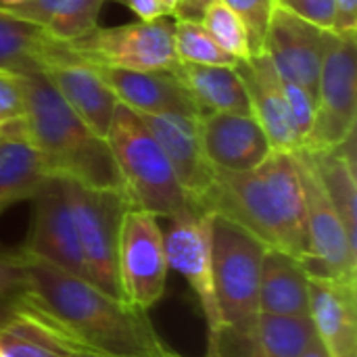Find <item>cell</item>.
<instances>
[{
	"label": "cell",
	"mask_w": 357,
	"mask_h": 357,
	"mask_svg": "<svg viewBox=\"0 0 357 357\" xmlns=\"http://www.w3.org/2000/svg\"><path fill=\"white\" fill-rule=\"evenodd\" d=\"M23 261L27 293L21 307L56 328L77 351L130 357H159L169 351L144 310L25 253Z\"/></svg>",
	"instance_id": "6da1fadb"
},
{
	"label": "cell",
	"mask_w": 357,
	"mask_h": 357,
	"mask_svg": "<svg viewBox=\"0 0 357 357\" xmlns=\"http://www.w3.org/2000/svg\"><path fill=\"white\" fill-rule=\"evenodd\" d=\"M203 207L243 226L268 249L305 261V211L293 153L272 151L264 163L247 172L215 169Z\"/></svg>",
	"instance_id": "7a4b0ae2"
},
{
	"label": "cell",
	"mask_w": 357,
	"mask_h": 357,
	"mask_svg": "<svg viewBox=\"0 0 357 357\" xmlns=\"http://www.w3.org/2000/svg\"><path fill=\"white\" fill-rule=\"evenodd\" d=\"M21 84L25 96L23 136L42 157L46 174L88 188L123 192L107 140L84 126L42 73L21 75Z\"/></svg>",
	"instance_id": "3957f363"
},
{
	"label": "cell",
	"mask_w": 357,
	"mask_h": 357,
	"mask_svg": "<svg viewBox=\"0 0 357 357\" xmlns=\"http://www.w3.org/2000/svg\"><path fill=\"white\" fill-rule=\"evenodd\" d=\"M105 140L113 153L130 207L163 220L197 209L180 186L163 149L134 111L117 102Z\"/></svg>",
	"instance_id": "277c9868"
},
{
	"label": "cell",
	"mask_w": 357,
	"mask_h": 357,
	"mask_svg": "<svg viewBox=\"0 0 357 357\" xmlns=\"http://www.w3.org/2000/svg\"><path fill=\"white\" fill-rule=\"evenodd\" d=\"M266 245L243 226L213 213L211 270L224 324H241L259 314V276Z\"/></svg>",
	"instance_id": "5b68a950"
},
{
	"label": "cell",
	"mask_w": 357,
	"mask_h": 357,
	"mask_svg": "<svg viewBox=\"0 0 357 357\" xmlns=\"http://www.w3.org/2000/svg\"><path fill=\"white\" fill-rule=\"evenodd\" d=\"M63 186L75 222L88 280L102 293L123 299L117 276V241L121 218L130 207L128 197L121 190L88 188L71 180H63Z\"/></svg>",
	"instance_id": "8992f818"
},
{
	"label": "cell",
	"mask_w": 357,
	"mask_h": 357,
	"mask_svg": "<svg viewBox=\"0 0 357 357\" xmlns=\"http://www.w3.org/2000/svg\"><path fill=\"white\" fill-rule=\"evenodd\" d=\"M86 65L113 69H172L178 59L174 50V17L134 21L117 27L96 25L88 33L65 44Z\"/></svg>",
	"instance_id": "52a82bcc"
},
{
	"label": "cell",
	"mask_w": 357,
	"mask_h": 357,
	"mask_svg": "<svg viewBox=\"0 0 357 357\" xmlns=\"http://www.w3.org/2000/svg\"><path fill=\"white\" fill-rule=\"evenodd\" d=\"M357 36L328 31L316 92V117L303 151H328L356 134Z\"/></svg>",
	"instance_id": "ba28073f"
},
{
	"label": "cell",
	"mask_w": 357,
	"mask_h": 357,
	"mask_svg": "<svg viewBox=\"0 0 357 357\" xmlns=\"http://www.w3.org/2000/svg\"><path fill=\"white\" fill-rule=\"evenodd\" d=\"M305 211L307 257L305 270L310 276L356 282L357 251L351 247L341 218L337 215L316 169L305 151L293 153Z\"/></svg>",
	"instance_id": "9c48e42d"
},
{
	"label": "cell",
	"mask_w": 357,
	"mask_h": 357,
	"mask_svg": "<svg viewBox=\"0 0 357 357\" xmlns=\"http://www.w3.org/2000/svg\"><path fill=\"white\" fill-rule=\"evenodd\" d=\"M167 259L159 218L128 207L117 241V276L121 297L138 310H151L165 293Z\"/></svg>",
	"instance_id": "30bf717a"
},
{
	"label": "cell",
	"mask_w": 357,
	"mask_h": 357,
	"mask_svg": "<svg viewBox=\"0 0 357 357\" xmlns=\"http://www.w3.org/2000/svg\"><path fill=\"white\" fill-rule=\"evenodd\" d=\"M19 251L88 280L75 222L61 178H48L33 195L29 232Z\"/></svg>",
	"instance_id": "8fae6325"
},
{
	"label": "cell",
	"mask_w": 357,
	"mask_h": 357,
	"mask_svg": "<svg viewBox=\"0 0 357 357\" xmlns=\"http://www.w3.org/2000/svg\"><path fill=\"white\" fill-rule=\"evenodd\" d=\"M211 224H213V213L197 207L180 218L167 220V228L165 230L161 228L167 268L176 270L195 291L203 307L209 335L220 331L222 326L218 303H215V291H213Z\"/></svg>",
	"instance_id": "7c38bea8"
},
{
	"label": "cell",
	"mask_w": 357,
	"mask_h": 357,
	"mask_svg": "<svg viewBox=\"0 0 357 357\" xmlns=\"http://www.w3.org/2000/svg\"><path fill=\"white\" fill-rule=\"evenodd\" d=\"M316 339L310 316L255 314L209 335L207 357H299Z\"/></svg>",
	"instance_id": "4fadbf2b"
},
{
	"label": "cell",
	"mask_w": 357,
	"mask_h": 357,
	"mask_svg": "<svg viewBox=\"0 0 357 357\" xmlns=\"http://www.w3.org/2000/svg\"><path fill=\"white\" fill-rule=\"evenodd\" d=\"M326 29H320L305 19L274 6L266 54L272 59L282 82H291L316 98L320 69L326 50Z\"/></svg>",
	"instance_id": "5bb4252c"
},
{
	"label": "cell",
	"mask_w": 357,
	"mask_h": 357,
	"mask_svg": "<svg viewBox=\"0 0 357 357\" xmlns=\"http://www.w3.org/2000/svg\"><path fill=\"white\" fill-rule=\"evenodd\" d=\"M138 117L144 121L149 132L163 149L186 197L197 207H203L213 186L215 169L205 157L199 128H197V117L182 115V113H157V115H138Z\"/></svg>",
	"instance_id": "9a60e30c"
},
{
	"label": "cell",
	"mask_w": 357,
	"mask_h": 357,
	"mask_svg": "<svg viewBox=\"0 0 357 357\" xmlns=\"http://www.w3.org/2000/svg\"><path fill=\"white\" fill-rule=\"evenodd\" d=\"M205 157L218 172H247L272 153V144L253 115L205 113L197 117Z\"/></svg>",
	"instance_id": "2e32d148"
},
{
	"label": "cell",
	"mask_w": 357,
	"mask_h": 357,
	"mask_svg": "<svg viewBox=\"0 0 357 357\" xmlns=\"http://www.w3.org/2000/svg\"><path fill=\"white\" fill-rule=\"evenodd\" d=\"M251 105V115L264 128L272 151L297 153L303 149L301 138L295 130L287 94L280 82V75L272 59L261 52L249 59L236 61L234 65Z\"/></svg>",
	"instance_id": "e0dca14e"
},
{
	"label": "cell",
	"mask_w": 357,
	"mask_h": 357,
	"mask_svg": "<svg viewBox=\"0 0 357 357\" xmlns=\"http://www.w3.org/2000/svg\"><path fill=\"white\" fill-rule=\"evenodd\" d=\"M105 86L113 92L119 105L128 107L138 115L157 113H182L199 117V109L178 75L172 69L134 71V69H113L90 65Z\"/></svg>",
	"instance_id": "ac0fdd59"
},
{
	"label": "cell",
	"mask_w": 357,
	"mask_h": 357,
	"mask_svg": "<svg viewBox=\"0 0 357 357\" xmlns=\"http://www.w3.org/2000/svg\"><path fill=\"white\" fill-rule=\"evenodd\" d=\"M310 320L331 357L357 354V287L310 276Z\"/></svg>",
	"instance_id": "d6986e66"
},
{
	"label": "cell",
	"mask_w": 357,
	"mask_h": 357,
	"mask_svg": "<svg viewBox=\"0 0 357 357\" xmlns=\"http://www.w3.org/2000/svg\"><path fill=\"white\" fill-rule=\"evenodd\" d=\"M42 75L54 86L61 98L73 109V113L94 136L107 138L117 98L90 65L77 59L54 63Z\"/></svg>",
	"instance_id": "ffe728a7"
},
{
	"label": "cell",
	"mask_w": 357,
	"mask_h": 357,
	"mask_svg": "<svg viewBox=\"0 0 357 357\" xmlns=\"http://www.w3.org/2000/svg\"><path fill=\"white\" fill-rule=\"evenodd\" d=\"M65 61H75V56L63 42L0 6V71L33 75Z\"/></svg>",
	"instance_id": "44dd1931"
},
{
	"label": "cell",
	"mask_w": 357,
	"mask_h": 357,
	"mask_svg": "<svg viewBox=\"0 0 357 357\" xmlns=\"http://www.w3.org/2000/svg\"><path fill=\"white\" fill-rule=\"evenodd\" d=\"M50 176L42 157L25 140L21 119L2 123L0 136V213L21 201H31Z\"/></svg>",
	"instance_id": "7402d4cb"
},
{
	"label": "cell",
	"mask_w": 357,
	"mask_h": 357,
	"mask_svg": "<svg viewBox=\"0 0 357 357\" xmlns=\"http://www.w3.org/2000/svg\"><path fill=\"white\" fill-rule=\"evenodd\" d=\"M259 314L310 316V274L301 259L266 249L259 276Z\"/></svg>",
	"instance_id": "603a6c76"
},
{
	"label": "cell",
	"mask_w": 357,
	"mask_h": 357,
	"mask_svg": "<svg viewBox=\"0 0 357 357\" xmlns=\"http://www.w3.org/2000/svg\"><path fill=\"white\" fill-rule=\"evenodd\" d=\"M174 73L178 75L190 98L195 100L201 115L205 113L251 115L247 90L234 67L176 63Z\"/></svg>",
	"instance_id": "cb8c5ba5"
},
{
	"label": "cell",
	"mask_w": 357,
	"mask_h": 357,
	"mask_svg": "<svg viewBox=\"0 0 357 357\" xmlns=\"http://www.w3.org/2000/svg\"><path fill=\"white\" fill-rule=\"evenodd\" d=\"M314 169L343 222L347 238L357 251V176H356V134L343 144L328 151H305Z\"/></svg>",
	"instance_id": "d4e9b609"
},
{
	"label": "cell",
	"mask_w": 357,
	"mask_h": 357,
	"mask_svg": "<svg viewBox=\"0 0 357 357\" xmlns=\"http://www.w3.org/2000/svg\"><path fill=\"white\" fill-rule=\"evenodd\" d=\"M107 0H19L2 6L44 29L50 38L67 44L98 25Z\"/></svg>",
	"instance_id": "484cf974"
},
{
	"label": "cell",
	"mask_w": 357,
	"mask_h": 357,
	"mask_svg": "<svg viewBox=\"0 0 357 357\" xmlns=\"http://www.w3.org/2000/svg\"><path fill=\"white\" fill-rule=\"evenodd\" d=\"M0 349L8 357H71L77 354L56 328L25 307L0 326Z\"/></svg>",
	"instance_id": "4316f807"
},
{
	"label": "cell",
	"mask_w": 357,
	"mask_h": 357,
	"mask_svg": "<svg viewBox=\"0 0 357 357\" xmlns=\"http://www.w3.org/2000/svg\"><path fill=\"white\" fill-rule=\"evenodd\" d=\"M174 50L178 63L234 67L236 59L222 50L199 21L174 19Z\"/></svg>",
	"instance_id": "83f0119b"
},
{
	"label": "cell",
	"mask_w": 357,
	"mask_h": 357,
	"mask_svg": "<svg viewBox=\"0 0 357 357\" xmlns=\"http://www.w3.org/2000/svg\"><path fill=\"white\" fill-rule=\"evenodd\" d=\"M199 23L218 42V46L222 50H226L228 54H232L236 61H243V59L251 56L247 29H245L243 21L236 17V13L224 0L209 2L205 6Z\"/></svg>",
	"instance_id": "f1b7e54d"
},
{
	"label": "cell",
	"mask_w": 357,
	"mask_h": 357,
	"mask_svg": "<svg viewBox=\"0 0 357 357\" xmlns=\"http://www.w3.org/2000/svg\"><path fill=\"white\" fill-rule=\"evenodd\" d=\"M25 293L27 274L23 253L19 249H0V326L21 310Z\"/></svg>",
	"instance_id": "f546056e"
},
{
	"label": "cell",
	"mask_w": 357,
	"mask_h": 357,
	"mask_svg": "<svg viewBox=\"0 0 357 357\" xmlns=\"http://www.w3.org/2000/svg\"><path fill=\"white\" fill-rule=\"evenodd\" d=\"M224 2L236 13V17L245 25L249 36L251 56L266 52V36H268L276 0H224Z\"/></svg>",
	"instance_id": "4dcf8cb0"
},
{
	"label": "cell",
	"mask_w": 357,
	"mask_h": 357,
	"mask_svg": "<svg viewBox=\"0 0 357 357\" xmlns=\"http://www.w3.org/2000/svg\"><path fill=\"white\" fill-rule=\"evenodd\" d=\"M282 88H284V94H287V102H289V109H291L295 130H297V134L301 138V144L305 146V140H307V136L312 132L314 117H316V98L310 92H305L303 88L291 84V82H282Z\"/></svg>",
	"instance_id": "1f68e13d"
},
{
	"label": "cell",
	"mask_w": 357,
	"mask_h": 357,
	"mask_svg": "<svg viewBox=\"0 0 357 357\" xmlns=\"http://www.w3.org/2000/svg\"><path fill=\"white\" fill-rule=\"evenodd\" d=\"M276 6L305 19L307 23L333 31L335 23V0H276Z\"/></svg>",
	"instance_id": "d6a6232c"
},
{
	"label": "cell",
	"mask_w": 357,
	"mask_h": 357,
	"mask_svg": "<svg viewBox=\"0 0 357 357\" xmlns=\"http://www.w3.org/2000/svg\"><path fill=\"white\" fill-rule=\"evenodd\" d=\"M25 96L21 75L0 71V123L23 119Z\"/></svg>",
	"instance_id": "836d02e7"
},
{
	"label": "cell",
	"mask_w": 357,
	"mask_h": 357,
	"mask_svg": "<svg viewBox=\"0 0 357 357\" xmlns=\"http://www.w3.org/2000/svg\"><path fill=\"white\" fill-rule=\"evenodd\" d=\"M333 33L357 36V0H335Z\"/></svg>",
	"instance_id": "e575fe53"
},
{
	"label": "cell",
	"mask_w": 357,
	"mask_h": 357,
	"mask_svg": "<svg viewBox=\"0 0 357 357\" xmlns=\"http://www.w3.org/2000/svg\"><path fill=\"white\" fill-rule=\"evenodd\" d=\"M115 2L126 4L138 17V21H155L161 17H172L163 8L161 0H115Z\"/></svg>",
	"instance_id": "d590c367"
},
{
	"label": "cell",
	"mask_w": 357,
	"mask_h": 357,
	"mask_svg": "<svg viewBox=\"0 0 357 357\" xmlns=\"http://www.w3.org/2000/svg\"><path fill=\"white\" fill-rule=\"evenodd\" d=\"M209 2H213V0H180L176 10H174V19L201 21V15Z\"/></svg>",
	"instance_id": "8d00e7d4"
},
{
	"label": "cell",
	"mask_w": 357,
	"mask_h": 357,
	"mask_svg": "<svg viewBox=\"0 0 357 357\" xmlns=\"http://www.w3.org/2000/svg\"><path fill=\"white\" fill-rule=\"evenodd\" d=\"M299 357H331V354H328V349L324 347V343L316 337Z\"/></svg>",
	"instance_id": "74e56055"
},
{
	"label": "cell",
	"mask_w": 357,
	"mask_h": 357,
	"mask_svg": "<svg viewBox=\"0 0 357 357\" xmlns=\"http://www.w3.org/2000/svg\"><path fill=\"white\" fill-rule=\"evenodd\" d=\"M169 354V351H167ZM165 354V356H167ZM165 356H159V357H165ZM71 357H130V356H113V354H98V351H77V354H73Z\"/></svg>",
	"instance_id": "f35d334b"
},
{
	"label": "cell",
	"mask_w": 357,
	"mask_h": 357,
	"mask_svg": "<svg viewBox=\"0 0 357 357\" xmlns=\"http://www.w3.org/2000/svg\"><path fill=\"white\" fill-rule=\"evenodd\" d=\"M178 2H180V0H161L163 8H165V10H167V15H172V17H174V10H176Z\"/></svg>",
	"instance_id": "ab89813d"
},
{
	"label": "cell",
	"mask_w": 357,
	"mask_h": 357,
	"mask_svg": "<svg viewBox=\"0 0 357 357\" xmlns=\"http://www.w3.org/2000/svg\"><path fill=\"white\" fill-rule=\"evenodd\" d=\"M165 357H180V356H176V354H172V351H169V354H167Z\"/></svg>",
	"instance_id": "60d3db41"
},
{
	"label": "cell",
	"mask_w": 357,
	"mask_h": 357,
	"mask_svg": "<svg viewBox=\"0 0 357 357\" xmlns=\"http://www.w3.org/2000/svg\"><path fill=\"white\" fill-rule=\"evenodd\" d=\"M0 357H8V356H6V354H4V351L0 349Z\"/></svg>",
	"instance_id": "b9f144b4"
},
{
	"label": "cell",
	"mask_w": 357,
	"mask_h": 357,
	"mask_svg": "<svg viewBox=\"0 0 357 357\" xmlns=\"http://www.w3.org/2000/svg\"><path fill=\"white\" fill-rule=\"evenodd\" d=\"M0 136H2V123H0Z\"/></svg>",
	"instance_id": "7bdbcfd3"
},
{
	"label": "cell",
	"mask_w": 357,
	"mask_h": 357,
	"mask_svg": "<svg viewBox=\"0 0 357 357\" xmlns=\"http://www.w3.org/2000/svg\"><path fill=\"white\" fill-rule=\"evenodd\" d=\"M347 357H357V354H351V356H347Z\"/></svg>",
	"instance_id": "ee69618b"
}]
</instances>
